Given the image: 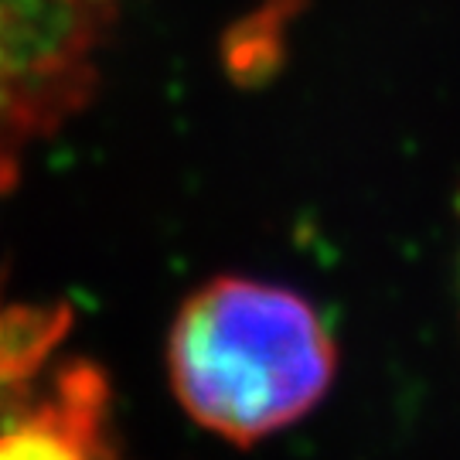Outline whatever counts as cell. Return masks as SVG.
Here are the masks:
<instances>
[{
    "label": "cell",
    "mask_w": 460,
    "mask_h": 460,
    "mask_svg": "<svg viewBox=\"0 0 460 460\" xmlns=\"http://www.w3.org/2000/svg\"><path fill=\"white\" fill-rule=\"evenodd\" d=\"M171 389L201 429L249 447L328 395L334 341L294 290L222 277L188 296L167 345Z\"/></svg>",
    "instance_id": "cell-1"
},
{
    "label": "cell",
    "mask_w": 460,
    "mask_h": 460,
    "mask_svg": "<svg viewBox=\"0 0 460 460\" xmlns=\"http://www.w3.org/2000/svg\"><path fill=\"white\" fill-rule=\"evenodd\" d=\"M119 0H0V184L89 99Z\"/></svg>",
    "instance_id": "cell-2"
},
{
    "label": "cell",
    "mask_w": 460,
    "mask_h": 460,
    "mask_svg": "<svg viewBox=\"0 0 460 460\" xmlns=\"http://www.w3.org/2000/svg\"><path fill=\"white\" fill-rule=\"evenodd\" d=\"M0 460H119L99 376L66 372L45 399L0 423Z\"/></svg>",
    "instance_id": "cell-3"
}]
</instances>
